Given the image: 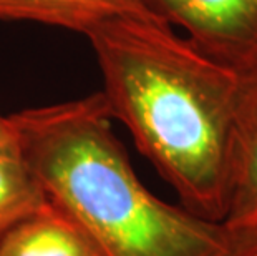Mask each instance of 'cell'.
Wrapping results in <instances>:
<instances>
[{
  "instance_id": "obj_1",
  "label": "cell",
  "mask_w": 257,
  "mask_h": 256,
  "mask_svg": "<svg viewBox=\"0 0 257 256\" xmlns=\"http://www.w3.org/2000/svg\"><path fill=\"white\" fill-rule=\"evenodd\" d=\"M106 110L174 188L181 206L222 223L240 75L158 17H116L85 34Z\"/></svg>"
},
{
  "instance_id": "obj_2",
  "label": "cell",
  "mask_w": 257,
  "mask_h": 256,
  "mask_svg": "<svg viewBox=\"0 0 257 256\" xmlns=\"http://www.w3.org/2000/svg\"><path fill=\"white\" fill-rule=\"evenodd\" d=\"M47 198L88 233L103 256H229L234 233L155 197L113 133L101 94L9 117Z\"/></svg>"
},
{
  "instance_id": "obj_3",
  "label": "cell",
  "mask_w": 257,
  "mask_h": 256,
  "mask_svg": "<svg viewBox=\"0 0 257 256\" xmlns=\"http://www.w3.org/2000/svg\"><path fill=\"white\" fill-rule=\"evenodd\" d=\"M196 47L239 75L257 70V0H143Z\"/></svg>"
},
{
  "instance_id": "obj_4",
  "label": "cell",
  "mask_w": 257,
  "mask_h": 256,
  "mask_svg": "<svg viewBox=\"0 0 257 256\" xmlns=\"http://www.w3.org/2000/svg\"><path fill=\"white\" fill-rule=\"evenodd\" d=\"M222 223L231 231L257 225V70L240 75Z\"/></svg>"
},
{
  "instance_id": "obj_5",
  "label": "cell",
  "mask_w": 257,
  "mask_h": 256,
  "mask_svg": "<svg viewBox=\"0 0 257 256\" xmlns=\"http://www.w3.org/2000/svg\"><path fill=\"white\" fill-rule=\"evenodd\" d=\"M0 256H103L67 211L47 200L0 236Z\"/></svg>"
},
{
  "instance_id": "obj_6",
  "label": "cell",
  "mask_w": 257,
  "mask_h": 256,
  "mask_svg": "<svg viewBox=\"0 0 257 256\" xmlns=\"http://www.w3.org/2000/svg\"><path fill=\"white\" fill-rule=\"evenodd\" d=\"M116 17H156L143 0H0V20L35 22L86 34Z\"/></svg>"
},
{
  "instance_id": "obj_7",
  "label": "cell",
  "mask_w": 257,
  "mask_h": 256,
  "mask_svg": "<svg viewBox=\"0 0 257 256\" xmlns=\"http://www.w3.org/2000/svg\"><path fill=\"white\" fill-rule=\"evenodd\" d=\"M48 198L12 140L0 143V236Z\"/></svg>"
},
{
  "instance_id": "obj_8",
  "label": "cell",
  "mask_w": 257,
  "mask_h": 256,
  "mask_svg": "<svg viewBox=\"0 0 257 256\" xmlns=\"http://www.w3.org/2000/svg\"><path fill=\"white\" fill-rule=\"evenodd\" d=\"M234 244L229 256H257V225L244 231H232Z\"/></svg>"
},
{
  "instance_id": "obj_9",
  "label": "cell",
  "mask_w": 257,
  "mask_h": 256,
  "mask_svg": "<svg viewBox=\"0 0 257 256\" xmlns=\"http://www.w3.org/2000/svg\"><path fill=\"white\" fill-rule=\"evenodd\" d=\"M14 138V130H12V123H10L9 117L0 115V143L4 141H9Z\"/></svg>"
}]
</instances>
